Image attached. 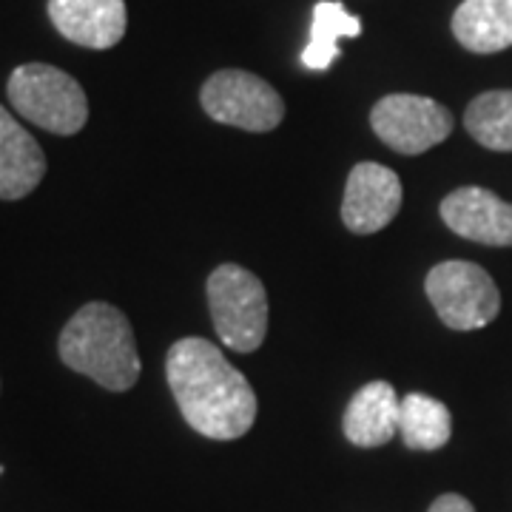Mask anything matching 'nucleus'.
Instances as JSON below:
<instances>
[{
    "instance_id": "nucleus-1",
    "label": "nucleus",
    "mask_w": 512,
    "mask_h": 512,
    "mask_svg": "<svg viewBox=\"0 0 512 512\" xmlns=\"http://www.w3.org/2000/svg\"><path fill=\"white\" fill-rule=\"evenodd\" d=\"M165 376L183 419L205 439H242L256 421V393L217 345L200 336L174 342Z\"/></svg>"
},
{
    "instance_id": "nucleus-2",
    "label": "nucleus",
    "mask_w": 512,
    "mask_h": 512,
    "mask_svg": "<svg viewBox=\"0 0 512 512\" xmlns=\"http://www.w3.org/2000/svg\"><path fill=\"white\" fill-rule=\"evenodd\" d=\"M60 359L94 384L126 393L140 379V353L126 313L106 302H89L60 333Z\"/></svg>"
},
{
    "instance_id": "nucleus-3",
    "label": "nucleus",
    "mask_w": 512,
    "mask_h": 512,
    "mask_svg": "<svg viewBox=\"0 0 512 512\" xmlns=\"http://www.w3.org/2000/svg\"><path fill=\"white\" fill-rule=\"evenodd\" d=\"M6 94L20 117L60 137L77 134L89 120V100L83 86L72 74L49 63L18 66L6 83Z\"/></svg>"
},
{
    "instance_id": "nucleus-4",
    "label": "nucleus",
    "mask_w": 512,
    "mask_h": 512,
    "mask_svg": "<svg viewBox=\"0 0 512 512\" xmlns=\"http://www.w3.org/2000/svg\"><path fill=\"white\" fill-rule=\"evenodd\" d=\"M205 291L222 345L237 353L262 348L268 333V293L259 276L239 265H220L208 276Z\"/></svg>"
},
{
    "instance_id": "nucleus-5",
    "label": "nucleus",
    "mask_w": 512,
    "mask_h": 512,
    "mask_svg": "<svg viewBox=\"0 0 512 512\" xmlns=\"http://www.w3.org/2000/svg\"><path fill=\"white\" fill-rule=\"evenodd\" d=\"M424 291L441 322L453 330L484 328L501 311V293L495 288L493 276L476 262H441L427 274Z\"/></svg>"
},
{
    "instance_id": "nucleus-6",
    "label": "nucleus",
    "mask_w": 512,
    "mask_h": 512,
    "mask_svg": "<svg viewBox=\"0 0 512 512\" xmlns=\"http://www.w3.org/2000/svg\"><path fill=\"white\" fill-rule=\"evenodd\" d=\"M202 109L211 120L245 131H271L285 117V103L271 83L242 69H222L202 86Z\"/></svg>"
},
{
    "instance_id": "nucleus-7",
    "label": "nucleus",
    "mask_w": 512,
    "mask_h": 512,
    "mask_svg": "<svg viewBox=\"0 0 512 512\" xmlns=\"http://www.w3.org/2000/svg\"><path fill=\"white\" fill-rule=\"evenodd\" d=\"M370 126L399 154H424L453 134V114L419 94H387L370 111Z\"/></svg>"
},
{
    "instance_id": "nucleus-8",
    "label": "nucleus",
    "mask_w": 512,
    "mask_h": 512,
    "mask_svg": "<svg viewBox=\"0 0 512 512\" xmlns=\"http://www.w3.org/2000/svg\"><path fill=\"white\" fill-rule=\"evenodd\" d=\"M402 208V180L379 163L353 165L342 202V220L353 234H376Z\"/></svg>"
},
{
    "instance_id": "nucleus-9",
    "label": "nucleus",
    "mask_w": 512,
    "mask_h": 512,
    "mask_svg": "<svg viewBox=\"0 0 512 512\" xmlns=\"http://www.w3.org/2000/svg\"><path fill=\"white\" fill-rule=\"evenodd\" d=\"M441 220L458 237L495 248L512 245V202L495 197L487 188L467 185L447 194L441 202Z\"/></svg>"
},
{
    "instance_id": "nucleus-10",
    "label": "nucleus",
    "mask_w": 512,
    "mask_h": 512,
    "mask_svg": "<svg viewBox=\"0 0 512 512\" xmlns=\"http://www.w3.org/2000/svg\"><path fill=\"white\" fill-rule=\"evenodd\" d=\"M49 18L66 40L111 49L126 35V0H49Z\"/></svg>"
},
{
    "instance_id": "nucleus-11",
    "label": "nucleus",
    "mask_w": 512,
    "mask_h": 512,
    "mask_svg": "<svg viewBox=\"0 0 512 512\" xmlns=\"http://www.w3.org/2000/svg\"><path fill=\"white\" fill-rule=\"evenodd\" d=\"M46 177V154L37 140L0 106V200H23Z\"/></svg>"
},
{
    "instance_id": "nucleus-12",
    "label": "nucleus",
    "mask_w": 512,
    "mask_h": 512,
    "mask_svg": "<svg viewBox=\"0 0 512 512\" xmlns=\"http://www.w3.org/2000/svg\"><path fill=\"white\" fill-rule=\"evenodd\" d=\"M402 402L393 384L370 382L353 393L345 410V439L356 447H382L399 433Z\"/></svg>"
},
{
    "instance_id": "nucleus-13",
    "label": "nucleus",
    "mask_w": 512,
    "mask_h": 512,
    "mask_svg": "<svg viewBox=\"0 0 512 512\" xmlns=\"http://www.w3.org/2000/svg\"><path fill=\"white\" fill-rule=\"evenodd\" d=\"M453 35L476 55L512 46V0H464L453 15Z\"/></svg>"
},
{
    "instance_id": "nucleus-14",
    "label": "nucleus",
    "mask_w": 512,
    "mask_h": 512,
    "mask_svg": "<svg viewBox=\"0 0 512 512\" xmlns=\"http://www.w3.org/2000/svg\"><path fill=\"white\" fill-rule=\"evenodd\" d=\"M362 35V20L350 15L336 0H322L313 6L311 40L302 52V66L311 72H328L333 60L339 57L342 37Z\"/></svg>"
},
{
    "instance_id": "nucleus-15",
    "label": "nucleus",
    "mask_w": 512,
    "mask_h": 512,
    "mask_svg": "<svg viewBox=\"0 0 512 512\" xmlns=\"http://www.w3.org/2000/svg\"><path fill=\"white\" fill-rule=\"evenodd\" d=\"M399 436L410 450H441L453 436V416L439 399L410 393L402 399L399 410Z\"/></svg>"
},
{
    "instance_id": "nucleus-16",
    "label": "nucleus",
    "mask_w": 512,
    "mask_h": 512,
    "mask_svg": "<svg viewBox=\"0 0 512 512\" xmlns=\"http://www.w3.org/2000/svg\"><path fill=\"white\" fill-rule=\"evenodd\" d=\"M464 128L490 151H512V92H484L464 111Z\"/></svg>"
},
{
    "instance_id": "nucleus-17",
    "label": "nucleus",
    "mask_w": 512,
    "mask_h": 512,
    "mask_svg": "<svg viewBox=\"0 0 512 512\" xmlns=\"http://www.w3.org/2000/svg\"><path fill=\"white\" fill-rule=\"evenodd\" d=\"M427 512H476V507H473L464 495L447 493V495H439V498L430 504V510Z\"/></svg>"
}]
</instances>
